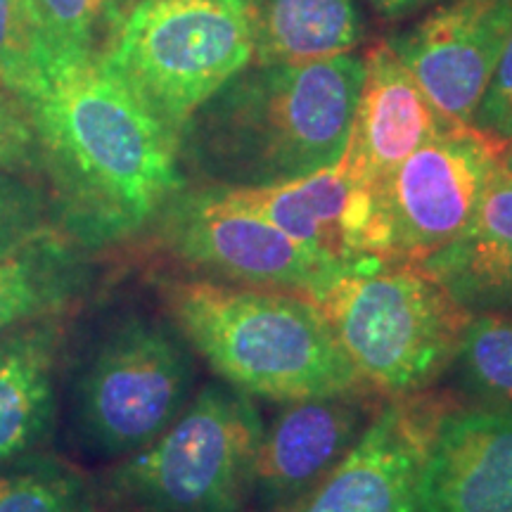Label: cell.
I'll return each instance as SVG.
<instances>
[{
  "label": "cell",
  "instance_id": "obj_9",
  "mask_svg": "<svg viewBox=\"0 0 512 512\" xmlns=\"http://www.w3.org/2000/svg\"><path fill=\"white\" fill-rule=\"evenodd\" d=\"M505 145L475 124L448 126L396 166L380 185L394 264H420L465 233Z\"/></svg>",
  "mask_w": 512,
  "mask_h": 512
},
{
  "label": "cell",
  "instance_id": "obj_28",
  "mask_svg": "<svg viewBox=\"0 0 512 512\" xmlns=\"http://www.w3.org/2000/svg\"><path fill=\"white\" fill-rule=\"evenodd\" d=\"M368 3L380 17L401 19V17H411L420 10L434 8V5L441 3V0H368Z\"/></svg>",
  "mask_w": 512,
  "mask_h": 512
},
{
  "label": "cell",
  "instance_id": "obj_29",
  "mask_svg": "<svg viewBox=\"0 0 512 512\" xmlns=\"http://www.w3.org/2000/svg\"><path fill=\"white\" fill-rule=\"evenodd\" d=\"M501 162H503L505 169H508L510 174H512V140H508V145H505V150H503V157H501Z\"/></svg>",
  "mask_w": 512,
  "mask_h": 512
},
{
  "label": "cell",
  "instance_id": "obj_3",
  "mask_svg": "<svg viewBox=\"0 0 512 512\" xmlns=\"http://www.w3.org/2000/svg\"><path fill=\"white\" fill-rule=\"evenodd\" d=\"M157 292L192 354L252 399L287 403L366 387L311 299L200 275L164 278Z\"/></svg>",
  "mask_w": 512,
  "mask_h": 512
},
{
  "label": "cell",
  "instance_id": "obj_5",
  "mask_svg": "<svg viewBox=\"0 0 512 512\" xmlns=\"http://www.w3.org/2000/svg\"><path fill=\"white\" fill-rule=\"evenodd\" d=\"M264 418L249 394L204 384L164 434L107 472L117 512H245Z\"/></svg>",
  "mask_w": 512,
  "mask_h": 512
},
{
  "label": "cell",
  "instance_id": "obj_24",
  "mask_svg": "<svg viewBox=\"0 0 512 512\" xmlns=\"http://www.w3.org/2000/svg\"><path fill=\"white\" fill-rule=\"evenodd\" d=\"M43 79V60L24 0H0V91L27 102Z\"/></svg>",
  "mask_w": 512,
  "mask_h": 512
},
{
  "label": "cell",
  "instance_id": "obj_1",
  "mask_svg": "<svg viewBox=\"0 0 512 512\" xmlns=\"http://www.w3.org/2000/svg\"><path fill=\"white\" fill-rule=\"evenodd\" d=\"M57 226L86 252L145 233L183 188L178 143L102 62H53L24 102Z\"/></svg>",
  "mask_w": 512,
  "mask_h": 512
},
{
  "label": "cell",
  "instance_id": "obj_25",
  "mask_svg": "<svg viewBox=\"0 0 512 512\" xmlns=\"http://www.w3.org/2000/svg\"><path fill=\"white\" fill-rule=\"evenodd\" d=\"M460 238L508 242L512 245V174L503 162L496 164L486 181L470 226Z\"/></svg>",
  "mask_w": 512,
  "mask_h": 512
},
{
  "label": "cell",
  "instance_id": "obj_7",
  "mask_svg": "<svg viewBox=\"0 0 512 512\" xmlns=\"http://www.w3.org/2000/svg\"><path fill=\"white\" fill-rule=\"evenodd\" d=\"M102 62L171 136L254 57L242 0H136Z\"/></svg>",
  "mask_w": 512,
  "mask_h": 512
},
{
  "label": "cell",
  "instance_id": "obj_16",
  "mask_svg": "<svg viewBox=\"0 0 512 512\" xmlns=\"http://www.w3.org/2000/svg\"><path fill=\"white\" fill-rule=\"evenodd\" d=\"M64 316L0 337V467L34 456L57 415Z\"/></svg>",
  "mask_w": 512,
  "mask_h": 512
},
{
  "label": "cell",
  "instance_id": "obj_4",
  "mask_svg": "<svg viewBox=\"0 0 512 512\" xmlns=\"http://www.w3.org/2000/svg\"><path fill=\"white\" fill-rule=\"evenodd\" d=\"M356 375L382 399L425 394L453 368L475 313L418 266L349 273L313 299Z\"/></svg>",
  "mask_w": 512,
  "mask_h": 512
},
{
  "label": "cell",
  "instance_id": "obj_27",
  "mask_svg": "<svg viewBox=\"0 0 512 512\" xmlns=\"http://www.w3.org/2000/svg\"><path fill=\"white\" fill-rule=\"evenodd\" d=\"M475 126L503 140H512V36L503 50L494 79L479 102Z\"/></svg>",
  "mask_w": 512,
  "mask_h": 512
},
{
  "label": "cell",
  "instance_id": "obj_20",
  "mask_svg": "<svg viewBox=\"0 0 512 512\" xmlns=\"http://www.w3.org/2000/svg\"><path fill=\"white\" fill-rule=\"evenodd\" d=\"M43 67L102 55L117 27L119 0H24Z\"/></svg>",
  "mask_w": 512,
  "mask_h": 512
},
{
  "label": "cell",
  "instance_id": "obj_19",
  "mask_svg": "<svg viewBox=\"0 0 512 512\" xmlns=\"http://www.w3.org/2000/svg\"><path fill=\"white\" fill-rule=\"evenodd\" d=\"M415 266L439 280L472 313L512 309V245L508 242L458 238Z\"/></svg>",
  "mask_w": 512,
  "mask_h": 512
},
{
  "label": "cell",
  "instance_id": "obj_17",
  "mask_svg": "<svg viewBox=\"0 0 512 512\" xmlns=\"http://www.w3.org/2000/svg\"><path fill=\"white\" fill-rule=\"evenodd\" d=\"M86 249L62 230L0 259V337L74 309L91 283Z\"/></svg>",
  "mask_w": 512,
  "mask_h": 512
},
{
  "label": "cell",
  "instance_id": "obj_11",
  "mask_svg": "<svg viewBox=\"0 0 512 512\" xmlns=\"http://www.w3.org/2000/svg\"><path fill=\"white\" fill-rule=\"evenodd\" d=\"M448 408L427 392L387 399L328 475L271 512H418L422 465Z\"/></svg>",
  "mask_w": 512,
  "mask_h": 512
},
{
  "label": "cell",
  "instance_id": "obj_18",
  "mask_svg": "<svg viewBox=\"0 0 512 512\" xmlns=\"http://www.w3.org/2000/svg\"><path fill=\"white\" fill-rule=\"evenodd\" d=\"M252 62H316L354 53L363 38L358 0H242Z\"/></svg>",
  "mask_w": 512,
  "mask_h": 512
},
{
  "label": "cell",
  "instance_id": "obj_2",
  "mask_svg": "<svg viewBox=\"0 0 512 512\" xmlns=\"http://www.w3.org/2000/svg\"><path fill=\"white\" fill-rule=\"evenodd\" d=\"M363 57L249 62L192 114L178 162L197 183L266 188L332 166L347 147Z\"/></svg>",
  "mask_w": 512,
  "mask_h": 512
},
{
  "label": "cell",
  "instance_id": "obj_8",
  "mask_svg": "<svg viewBox=\"0 0 512 512\" xmlns=\"http://www.w3.org/2000/svg\"><path fill=\"white\" fill-rule=\"evenodd\" d=\"M159 245L200 278L316 299L347 268L299 245L221 185H183L155 221Z\"/></svg>",
  "mask_w": 512,
  "mask_h": 512
},
{
  "label": "cell",
  "instance_id": "obj_14",
  "mask_svg": "<svg viewBox=\"0 0 512 512\" xmlns=\"http://www.w3.org/2000/svg\"><path fill=\"white\" fill-rule=\"evenodd\" d=\"M418 512H512V411L448 408L427 448Z\"/></svg>",
  "mask_w": 512,
  "mask_h": 512
},
{
  "label": "cell",
  "instance_id": "obj_12",
  "mask_svg": "<svg viewBox=\"0 0 512 512\" xmlns=\"http://www.w3.org/2000/svg\"><path fill=\"white\" fill-rule=\"evenodd\" d=\"M512 36V0H441L389 46L448 124H475Z\"/></svg>",
  "mask_w": 512,
  "mask_h": 512
},
{
  "label": "cell",
  "instance_id": "obj_23",
  "mask_svg": "<svg viewBox=\"0 0 512 512\" xmlns=\"http://www.w3.org/2000/svg\"><path fill=\"white\" fill-rule=\"evenodd\" d=\"M60 230L48 190L22 171L0 169V259Z\"/></svg>",
  "mask_w": 512,
  "mask_h": 512
},
{
  "label": "cell",
  "instance_id": "obj_21",
  "mask_svg": "<svg viewBox=\"0 0 512 512\" xmlns=\"http://www.w3.org/2000/svg\"><path fill=\"white\" fill-rule=\"evenodd\" d=\"M0 512H98V494L76 467L27 456L0 467Z\"/></svg>",
  "mask_w": 512,
  "mask_h": 512
},
{
  "label": "cell",
  "instance_id": "obj_15",
  "mask_svg": "<svg viewBox=\"0 0 512 512\" xmlns=\"http://www.w3.org/2000/svg\"><path fill=\"white\" fill-rule=\"evenodd\" d=\"M448 126L387 41L363 57V81L342 159L358 178L382 185L403 159Z\"/></svg>",
  "mask_w": 512,
  "mask_h": 512
},
{
  "label": "cell",
  "instance_id": "obj_22",
  "mask_svg": "<svg viewBox=\"0 0 512 512\" xmlns=\"http://www.w3.org/2000/svg\"><path fill=\"white\" fill-rule=\"evenodd\" d=\"M453 368L479 406L512 411V320L475 313Z\"/></svg>",
  "mask_w": 512,
  "mask_h": 512
},
{
  "label": "cell",
  "instance_id": "obj_13",
  "mask_svg": "<svg viewBox=\"0 0 512 512\" xmlns=\"http://www.w3.org/2000/svg\"><path fill=\"white\" fill-rule=\"evenodd\" d=\"M380 399L361 387L283 403L256 448L249 501L271 512L309 491L366 432Z\"/></svg>",
  "mask_w": 512,
  "mask_h": 512
},
{
  "label": "cell",
  "instance_id": "obj_10",
  "mask_svg": "<svg viewBox=\"0 0 512 512\" xmlns=\"http://www.w3.org/2000/svg\"><path fill=\"white\" fill-rule=\"evenodd\" d=\"M228 192L299 245L337 261L349 273L394 264L380 185L358 178L342 157L294 181Z\"/></svg>",
  "mask_w": 512,
  "mask_h": 512
},
{
  "label": "cell",
  "instance_id": "obj_26",
  "mask_svg": "<svg viewBox=\"0 0 512 512\" xmlns=\"http://www.w3.org/2000/svg\"><path fill=\"white\" fill-rule=\"evenodd\" d=\"M0 169H38V143L24 105L10 93L0 91Z\"/></svg>",
  "mask_w": 512,
  "mask_h": 512
},
{
  "label": "cell",
  "instance_id": "obj_6",
  "mask_svg": "<svg viewBox=\"0 0 512 512\" xmlns=\"http://www.w3.org/2000/svg\"><path fill=\"white\" fill-rule=\"evenodd\" d=\"M195 375V354L169 318L124 313L100 332L74 375V444L102 460L140 451L188 408Z\"/></svg>",
  "mask_w": 512,
  "mask_h": 512
}]
</instances>
